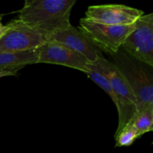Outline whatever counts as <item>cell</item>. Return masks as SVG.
<instances>
[{"label":"cell","instance_id":"obj_1","mask_svg":"<svg viewBox=\"0 0 153 153\" xmlns=\"http://www.w3.org/2000/svg\"><path fill=\"white\" fill-rule=\"evenodd\" d=\"M76 0H25L17 19L48 36L71 25Z\"/></svg>","mask_w":153,"mask_h":153},{"label":"cell","instance_id":"obj_2","mask_svg":"<svg viewBox=\"0 0 153 153\" xmlns=\"http://www.w3.org/2000/svg\"><path fill=\"white\" fill-rule=\"evenodd\" d=\"M112 63L132 89L137 100V113L153 105L152 68L133 58L120 49L111 55Z\"/></svg>","mask_w":153,"mask_h":153},{"label":"cell","instance_id":"obj_3","mask_svg":"<svg viewBox=\"0 0 153 153\" xmlns=\"http://www.w3.org/2000/svg\"><path fill=\"white\" fill-rule=\"evenodd\" d=\"M108 79L117 101L118 126L115 134L129 123L137 114V100L130 85L116 66L102 56L96 61Z\"/></svg>","mask_w":153,"mask_h":153},{"label":"cell","instance_id":"obj_4","mask_svg":"<svg viewBox=\"0 0 153 153\" xmlns=\"http://www.w3.org/2000/svg\"><path fill=\"white\" fill-rule=\"evenodd\" d=\"M134 27V23L128 25H110L82 18L78 28L101 52H105L111 56L119 51Z\"/></svg>","mask_w":153,"mask_h":153},{"label":"cell","instance_id":"obj_5","mask_svg":"<svg viewBox=\"0 0 153 153\" xmlns=\"http://www.w3.org/2000/svg\"><path fill=\"white\" fill-rule=\"evenodd\" d=\"M121 49L137 61L153 67V13L143 14L134 22Z\"/></svg>","mask_w":153,"mask_h":153},{"label":"cell","instance_id":"obj_6","mask_svg":"<svg viewBox=\"0 0 153 153\" xmlns=\"http://www.w3.org/2000/svg\"><path fill=\"white\" fill-rule=\"evenodd\" d=\"M9 28L0 40V52H17L38 49L47 42L46 35L15 19L8 22Z\"/></svg>","mask_w":153,"mask_h":153},{"label":"cell","instance_id":"obj_7","mask_svg":"<svg viewBox=\"0 0 153 153\" xmlns=\"http://www.w3.org/2000/svg\"><path fill=\"white\" fill-rule=\"evenodd\" d=\"M143 14V10L125 4H97L88 7L85 18L105 25H128L134 24Z\"/></svg>","mask_w":153,"mask_h":153},{"label":"cell","instance_id":"obj_8","mask_svg":"<svg viewBox=\"0 0 153 153\" xmlns=\"http://www.w3.org/2000/svg\"><path fill=\"white\" fill-rule=\"evenodd\" d=\"M37 64L64 66L85 73L89 71L91 61L81 54L59 43L47 41L38 49Z\"/></svg>","mask_w":153,"mask_h":153},{"label":"cell","instance_id":"obj_9","mask_svg":"<svg viewBox=\"0 0 153 153\" xmlns=\"http://www.w3.org/2000/svg\"><path fill=\"white\" fill-rule=\"evenodd\" d=\"M47 41L56 42L64 45L83 55L91 63H95L100 57L102 56L101 51L92 44L79 28L72 25L65 29L48 36Z\"/></svg>","mask_w":153,"mask_h":153},{"label":"cell","instance_id":"obj_10","mask_svg":"<svg viewBox=\"0 0 153 153\" xmlns=\"http://www.w3.org/2000/svg\"><path fill=\"white\" fill-rule=\"evenodd\" d=\"M38 62V49L25 52H0V70H19Z\"/></svg>","mask_w":153,"mask_h":153},{"label":"cell","instance_id":"obj_11","mask_svg":"<svg viewBox=\"0 0 153 153\" xmlns=\"http://www.w3.org/2000/svg\"><path fill=\"white\" fill-rule=\"evenodd\" d=\"M140 136L153 130V105L137 112L129 123Z\"/></svg>","mask_w":153,"mask_h":153},{"label":"cell","instance_id":"obj_12","mask_svg":"<svg viewBox=\"0 0 153 153\" xmlns=\"http://www.w3.org/2000/svg\"><path fill=\"white\" fill-rule=\"evenodd\" d=\"M87 76L109 96L111 100H112V102L114 103L115 106H116V98H115V96L114 94L113 91H112L110 82H109L107 77L103 74V73L100 70V67L97 65V63H91L89 64V71L87 73Z\"/></svg>","mask_w":153,"mask_h":153},{"label":"cell","instance_id":"obj_13","mask_svg":"<svg viewBox=\"0 0 153 153\" xmlns=\"http://www.w3.org/2000/svg\"><path fill=\"white\" fill-rule=\"evenodd\" d=\"M140 135L137 130L130 123L127 124L123 128L115 134L116 146H129L133 144L136 139L139 138Z\"/></svg>","mask_w":153,"mask_h":153},{"label":"cell","instance_id":"obj_14","mask_svg":"<svg viewBox=\"0 0 153 153\" xmlns=\"http://www.w3.org/2000/svg\"><path fill=\"white\" fill-rule=\"evenodd\" d=\"M18 71H19L18 70H0V79L3 77H7V76H16V73Z\"/></svg>","mask_w":153,"mask_h":153},{"label":"cell","instance_id":"obj_15","mask_svg":"<svg viewBox=\"0 0 153 153\" xmlns=\"http://www.w3.org/2000/svg\"><path fill=\"white\" fill-rule=\"evenodd\" d=\"M9 28V25L8 23L7 25H4L1 22V17L0 16V40L4 36V34L7 33V30Z\"/></svg>","mask_w":153,"mask_h":153}]
</instances>
